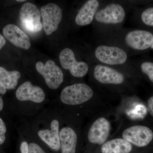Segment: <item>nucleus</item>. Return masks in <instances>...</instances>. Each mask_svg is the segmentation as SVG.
I'll use <instances>...</instances> for the list:
<instances>
[{
	"instance_id": "1",
	"label": "nucleus",
	"mask_w": 153,
	"mask_h": 153,
	"mask_svg": "<svg viewBox=\"0 0 153 153\" xmlns=\"http://www.w3.org/2000/svg\"><path fill=\"white\" fill-rule=\"evenodd\" d=\"M93 95V90L87 84L74 83L64 87L59 98L51 103L59 110L63 117L82 121Z\"/></svg>"
},
{
	"instance_id": "2",
	"label": "nucleus",
	"mask_w": 153,
	"mask_h": 153,
	"mask_svg": "<svg viewBox=\"0 0 153 153\" xmlns=\"http://www.w3.org/2000/svg\"><path fill=\"white\" fill-rule=\"evenodd\" d=\"M27 120L38 137L51 150L59 152V132L64 122L59 110L51 103H49L36 115Z\"/></svg>"
},
{
	"instance_id": "3",
	"label": "nucleus",
	"mask_w": 153,
	"mask_h": 153,
	"mask_svg": "<svg viewBox=\"0 0 153 153\" xmlns=\"http://www.w3.org/2000/svg\"><path fill=\"white\" fill-rule=\"evenodd\" d=\"M15 96V109L20 118L30 119L49 104L44 89L29 80L19 85Z\"/></svg>"
},
{
	"instance_id": "4",
	"label": "nucleus",
	"mask_w": 153,
	"mask_h": 153,
	"mask_svg": "<svg viewBox=\"0 0 153 153\" xmlns=\"http://www.w3.org/2000/svg\"><path fill=\"white\" fill-rule=\"evenodd\" d=\"M59 132L60 153H76L82 140L81 122L64 118Z\"/></svg>"
},
{
	"instance_id": "5",
	"label": "nucleus",
	"mask_w": 153,
	"mask_h": 153,
	"mask_svg": "<svg viewBox=\"0 0 153 153\" xmlns=\"http://www.w3.org/2000/svg\"><path fill=\"white\" fill-rule=\"evenodd\" d=\"M111 124L104 117L94 120L88 125L85 131H82V140L92 145L102 146L106 142L110 134Z\"/></svg>"
},
{
	"instance_id": "6",
	"label": "nucleus",
	"mask_w": 153,
	"mask_h": 153,
	"mask_svg": "<svg viewBox=\"0 0 153 153\" xmlns=\"http://www.w3.org/2000/svg\"><path fill=\"white\" fill-rule=\"evenodd\" d=\"M36 70L43 76L45 84L50 90H57L64 80L63 71L53 60H47L45 64L38 62L36 65Z\"/></svg>"
},
{
	"instance_id": "7",
	"label": "nucleus",
	"mask_w": 153,
	"mask_h": 153,
	"mask_svg": "<svg viewBox=\"0 0 153 153\" xmlns=\"http://www.w3.org/2000/svg\"><path fill=\"white\" fill-rule=\"evenodd\" d=\"M41 16L40 10L30 2L25 3L19 12L22 27L31 33H38L42 30L43 24L41 22Z\"/></svg>"
},
{
	"instance_id": "8",
	"label": "nucleus",
	"mask_w": 153,
	"mask_h": 153,
	"mask_svg": "<svg viewBox=\"0 0 153 153\" xmlns=\"http://www.w3.org/2000/svg\"><path fill=\"white\" fill-rule=\"evenodd\" d=\"M121 137L132 145L144 147L152 141L153 132L149 128L146 126H130L123 130Z\"/></svg>"
},
{
	"instance_id": "9",
	"label": "nucleus",
	"mask_w": 153,
	"mask_h": 153,
	"mask_svg": "<svg viewBox=\"0 0 153 153\" xmlns=\"http://www.w3.org/2000/svg\"><path fill=\"white\" fill-rule=\"evenodd\" d=\"M41 13L44 32L50 35L57 30L62 20V10L56 4L49 3L41 7Z\"/></svg>"
},
{
	"instance_id": "10",
	"label": "nucleus",
	"mask_w": 153,
	"mask_h": 153,
	"mask_svg": "<svg viewBox=\"0 0 153 153\" xmlns=\"http://www.w3.org/2000/svg\"><path fill=\"white\" fill-rule=\"evenodd\" d=\"M59 60L62 67L69 70L70 74L74 77H83L88 72V66L87 63L76 61L74 52L69 48L63 49L60 52Z\"/></svg>"
},
{
	"instance_id": "11",
	"label": "nucleus",
	"mask_w": 153,
	"mask_h": 153,
	"mask_svg": "<svg viewBox=\"0 0 153 153\" xmlns=\"http://www.w3.org/2000/svg\"><path fill=\"white\" fill-rule=\"evenodd\" d=\"M96 57L100 62L109 65H120L126 61L127 55L123 49L115 47L100 46L95 51Z\"/></svg>"
},
{
	"instance_id": "12",
	"label": "nucleus",
	"mask_w": 153,
	"mask_h": 153,
	"mask_svg": "<svg viewBox=\"0 0 153 153\" xmlns=\"http://www.w3.org/2000/svg\"><path fill=\"white\" fill-rule=\"evenodd\" d=\"M18 131L24 136L28 143L29 153H49L46 149L48 147L34 132L27 119L20 118Z\"/></svg>"
},
{
	"instance_id": "13",
	"label": "nucleus",
	"mask_w": 153,
	"mask_h": 153,
	"mask_svg": "<svg viewBox=\"0 0 153 153\" xmlns=\"http://www.w3.org/2000/svg\"><path fill=\"white\" fill-rule=\"evenodd\" d=\"M125 12L121 6L111 4L97 13L95 19L97 22L106 24H117L123 22Z\"/></svg>"
},
{
	"instance_id": "14",
	"label": "nucleus",
	"mask_w": 153,
	"mask_h": 153,
	"mask_svg": "<svg viewBox=\"0 0 153 153\" xmlns=\"http://www.w3.org/2000/svg\"><path fill=\"white\" fill-rule=\"evenodd\" d=\"M125 41L129 47L133 49L144 50L152 46L153 36L150 32L145 30H134L126 35Z\"/></svg>"
},
{
	"instance_id": "15",
	"label": "nucleus",
	"mask_w": 153,
	"mask_h": 153,
	"mask_svg": "<svg viewBox=\"0 0 153 153\" xmlns=\"http://www.w3.org/2000/svg\"><path fill=\"white\" fill-rule=\"evenodd\" d=\"M94 76L97 81L104 84L119 85L122 84L125 80L124 76L122 73L101 65L95 66Z\"/></svg>"
},
{
	"instance_id": "16",
	"label": "nucleus",
	"mask_w": 153,
	"mask_h": 153,
	"mask_svg": "<svg viewBox=\"0 0 153 153\" xmlns=\"http://www.w3.org/2000/svg\"><path fill=\"white\" fill-rule=\"evenodd\" d=\"M4 36L16 47L28 49L31 47L29 36L16 25H8L3 28Z\"/></svg>"
},
{
	"instance_id": "17",
	"label": "nucleus",
	"mask_w": 153,
	"mask_h": 153,
	"mask_svg": "<svg viewBox=\"0 0 153 153\" xmlns=\"http://www.w3.org/2000/svg\"><path fill=\"white\" fill-rule=\"evenodd\" d=\"M99 6L97 0H89L82 6L75 18L76 25L84 26L89 25L93 21L94 17Z\"/></svg>"
},
{
	"instance_id": "18",
	"label": "nucleus",
	"mask_w": 153,
	"mask_h": 153,
	"mask_svg": "<svg viewBox=\"0 0 153 153\" xmlns=\"http://www.w3.org/2000/svg\"><path fill=\"white\" fill-rule=\"evenodd\" d=\"M132 145L122 138L107 140L102 146V153H130Z\"/></svg>"
},
{
	"instance_id": "19",
	"label": "nucleus",
	"mask_w": 153,
	"mask_h": 153,
	"mask_svg": "<svg viewBox=\"0 0 153 153\" xmlns=\"http://www.w3.org/2000/svg\"><path fill=\"white\" fill-rule=\"evenodd\" d=\"M21 77V74L19 71L16 70L8 71L0 66V82L7 89H15Z\"/></svg>"
},
{
	"instance_id": "20",
	"label": "nucleus",
	"mask_w": 153,
	"mask_h": 153,
	"mask_svg": "<svg viewBox=\"0 0 153 153\" xmlns=\"http://www.w3.org/2000/svg\"><path fill=\"white\" fill-rule=\"evenodd\" d=\"M143 22L146 25L153 26V8H149L143 12L141 16Z\"/></svg>"
},
{
	"instance_id": "21",
	"label": "nucleus",
	"mask_w": 153,
	"mask_h": 153,
	"mask_svg": "<svg viewBox=\"0 0 153 153\" xmlns=\"http://www.w3.org/2000/svg\"><path fill=\"white\" fill-rule=\"evenodd\" d=\"M142 71L149 76L150 80L153 82V63L144 62L141 66Z\"/></svg>"
},
{
	"instance_id": "22",
	"label": "nucleus",
	"mask_w": 153,
	"mask_h": 153,
	"mask_svg": "<svg viewBox=\"0 0 153 153\" xmlns=\"http://www.w3.org/2000/svg\"><path fill=\"white\" fill-rule=\"evenodd\" d=\"M7 131V130L5 123L0 117V146L4 144L5 142Z\"/></svg>"
},
{
	"instance_id": "23",
	"label": "nucleus",
	"mask_w": 153,
	"mask_h": 153,
	"mask_svg": "<svg viewBox=\"0 0 153 153\" xmlns=\"http://www.w3.org/2000/svg\"><path fill=\"white\" fill-rule=\"evenodd\" d=\"M19 134V139L20 140V145H19V149H20L21 153H29L28 151V143L26 140L24 136L22 134L18 131Z\"/></svg>"
},
{
	"instance_id": "24",
	"label": "nucleus",
	"mask_w": 153,
	"mask_h": 153,
	"mask_svg": "<svg viewBox=\"0 0 153 153\" xmlns=\"http://www.w3.org/2000/svg\"><path fill=\"white\" fill-rule=\"evenodd\" d=\"M7 90L5 87L0 82V112L4 109V102L2 97L7 92Z\"/></svg>"
},
{
	"instance_id": "25",
	"label": "nucleus",
	"mask_w": 153,
	"mask_h": 153,
	"mask_svg": "<svg viewBox=\"0 0 153 153\" xmlns=\"http://www.w3.org/2000/svg\"><path fill=\"white\" fill-rule=\"evenodd\" d=\"M147 109L150 114L153 117V96L151 97L148 100Z\"/></svg>"
},
{
	"instance_id": "26",
	"label": "nucleus",
	"mask_w": 153,
	"mask_h": 153,
	"mask_svg": "<svg viewBox=\"0 0 153 153\" xmlns=\"http://www.w3.org/2000/svg\"><path fill=\"white\" fill-rule=\"evenodd\" d=\"M6 43V41L4 37L0 34V49L4 46Z\"/></svg>"
},
{
	"instance_id": "27",
	"label": "nucleus",
	"mask_w": 153,
	"mask_h": 153,
	"mask_svg": "<svg viewBox=\"0 0 153 153\" xmlns=\"http://www.w3.org/2000/svg\"><path fill=\"white\" fill-rule=\"evenodd\" d=\"M25 1H25V0H17V1L19 2H22Z\"/></svg>"
},
{
	"instance_id": "28",
	"label": "nucleus",
	"mask_w": 153,
	"mask_h": 153,
	"mask_svg": "<svg viewBox=\"0 0 153 153\" xmlns=\"http://www.w3.org/2000/svg\"><path fill=\"white\" fill-rule=\"evenodd\" d=\"M151 48H152V49H153V43L152 44V46H151Z\"/></svg>"
}]
</instances>
